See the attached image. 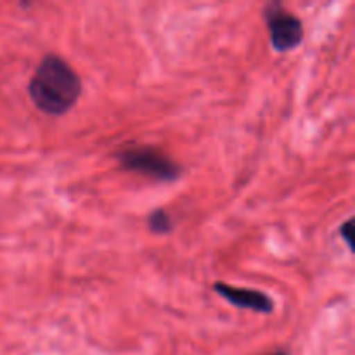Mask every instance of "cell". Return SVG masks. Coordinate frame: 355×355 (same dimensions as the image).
<instances>
[{
	"instance_id": "6da1fadb",
	"label": "cell",
	"mask_w": 355,
	"mask_h": 355,
	"mask_svg": "<svg viewBox=\"0 0 355 355\" xmlns=\"http://www.w3.org/2000/svg\"><path fill=\"white\" fill-rule=\"evenodd\" d=\"M31 103L49 116L68 113L82 94V82L62 58L47 54L35 69L28 85Z\"/></svg>"
},
{
	"instance_id": "7a4b0ae2",
	"label": "cell",
	"mask_w": 355,
	"mask_h": 355,
	"mask_svg": "<svg viewBox=\"0 0 355 355\" xmlns=\"http://www.w3.org/2000/svg\"><path fill=\"white\" fill-rule=\"evenodd\" d=\"M114 156L123 170L158 182H175L180 177V166L153 146H125L118 149Z\"/></svg>"
},
{
	"instance_id": "3957f363",
	"label": "cell",
	"mask_w": 355,
	"mask_h": 355,
	"mask_svg": "<svg viewBox=\"0 0 355 355\" xmlns=\"http://www.w3.org/2000/svg\"><path fill=\"white\" fill-rule=\"evenodd\" d=\"M270 45L276 52H290L304 40V24L281 3H269L263 10Z\"/></svg>"
},
{
	"instance_id": "277c9868",
	"label": "cell",
	"mask_w": 355,
	"mask_h": 355,
	"mask_svg": "<svg viewBox=\"0 0 355 355\" xmlns=\"http://www.w3.org/2000/svg\"><path fill=\"white\" fill-rule=\"evenodd\" d=\"M214 291L231 305L257 314H272L274 302L263 291L248 290V288H236L225 283H215Z\"/></svg>"
},
{
	"instance_id": "5b68a950",
	"label": "cell",
	"mask_w": 355,
	"mask_h": 355,
	"mask_svg": "<svg viewBox=\"0 0 355 355\" xmlns=\"http://www.w3.org/2000/svg\"><path fill=\"white\" fill-rule=\"evenodd\" d=\"M148 227L149 231L155 232V234H168L173 229V220L170 217V214L163 208L158 210H153L148 217Z\"/></svg>"
},
{
	"instance_id": "8992f818",
	"label": "cell",
	"mask_w": 355,
	"mask_h": 355,
	"mask_svg": "<svg viewBox=\"0 0 355 355\" xmlns=\"http://www.w3.org/2000/svg\"><path fill=\"white\" fill-rule=\"evenodd\" d=\"M352 229H354L352 218H350V220H347L345 224L340 227V234H342L343 241L347 243V246H349V248H352Z\"/></svg>"
},
{
	"instance_id": "52a82bcc",
	"label": "cell",
	"mask_w": 355,
	"mask_h": 355,
	"mask_svg": "<svg viewBox=\"0 0 355 355\" xmlns=\"http://www.w3.org/2000/svg\"><path fill=\"white\" fill-rule=\"evenodd\" d=\"M267 355H288V352H284V350H276V352H270Z\"/></svg>"
}]
</instances>
